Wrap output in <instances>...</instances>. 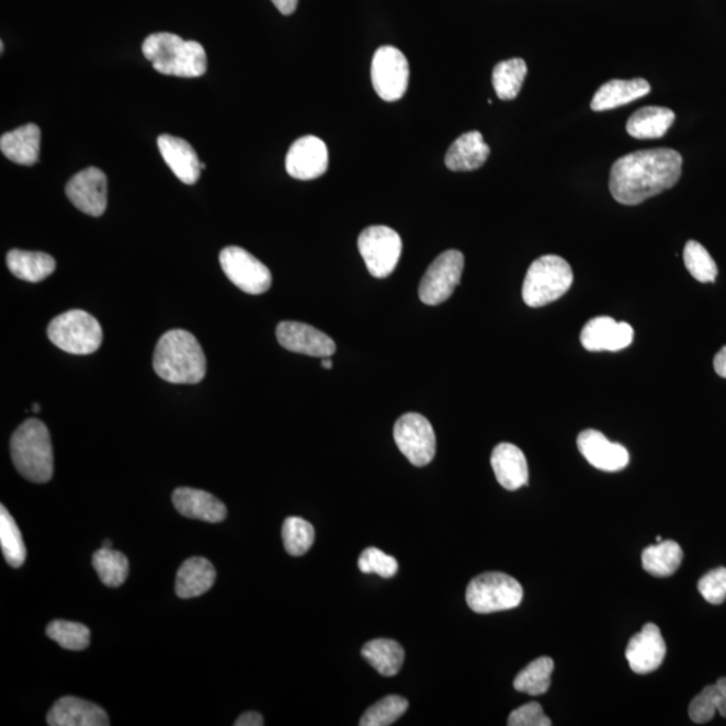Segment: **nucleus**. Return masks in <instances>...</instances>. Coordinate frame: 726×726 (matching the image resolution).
I'll return each mask as SVG.
<instances>
[{"label": "nucleus", "mask_w": 726, "mask_h": 726, "mask_svg": "<svg viewBox=\"0 0 726 726\" xmlns=\"http://www.w3.org/2000/svg\"><path fill=\"white\" fill-rule=\"evenodd\" d=\"M659 543H662V537H660V535H658V537H657V544H659Z\"/></svg>", "instance_id": "3c124183"}, {"label": "nucleus", "mask_w": 726, "mask_h": 726, "mask_svg": "<svg viewBox=\"0 0 726 726\" xmlns=\"http://www.w3.org/2000/svg\"><path fill=\"white\" fill-rule=\"evenodd\" d=\"M154 371L170 384H198L206 374V356L192 332L170 330L159 339Z\"/></svg>", "instance_id": "f03ea898"}, {"label": "nucleus", "mask_w": 726, "mask_h": 726, "mask_svg": "<svg viewBox=\"0 0 726 726\" xmlns=\"http://www.w3.org/2000/svg\"><path fill=\"white\" fill-rule=\"evenodd\" d=\"M714 371L719 377L726 378V347L714 356Z\"/></svg>", "instance_id": "a18cd8bd"}, {"label": "nucleus", "mask_w": 726, "mask_h": 726, "mask_svg": "<svg viewBox=\"0 0 726 726\" xmlns=\"http://www.w3.org/2000/svg\"><path fill=\"white\" fill-rule=\"evenodd\" d=\"M321 366H324L325 368H329V371H331L332 361L330 360V356H326V359H324V361H321Z\"/></svg>", "instance_id": "de8ad7c7"}, {"label": "nucleus", "mask_w": 726, "mask_h": 726, "mask_svg": "<svg viewBox=\"0 0 726 726\" xmlns=\"http://www.w3.org/2000/svg\"><path fill=\"white\" fill-rule=\"evenodd\" d=\"M719 692L717 684L706 687L689 706V716L695 724L712 722L718 711Z\"/></svg>", "instance_id": "ea45409f"}, {"label": "nucleus", "mask_w": 726, "mask_h": 726, "mask_svg": "<svg viewBox=\"0 0 726 726\" xmlns=\"http://www.w3.org/2000/svg\"><path fill=\"white\" fill-rule=\"evenodd\" d=\"M682 157L671 148L624 155L611 169L610 192L619 204L635 206L680 181Z\"/></svg>", "instance_id": "f257e3e1"}, {"label": "nucleus", "mask_w": 726, "mask_h": 726, "mask_svg": "<svg viewBox=\"0 0 726 726\" xmlns=\"http://www.w3.org/2000/svg\"><path fill=\"white\" fill-rule=\"evenodd\" d=\"M8 266L18 279L29 283L43 282L56 271V260L44 252H29L13 249L8 253Z\"/></svg>", "instance_id": "cd10ccee"}, {"label": "nucleus", "mask_w": 726, "mask_h": 726, "mask_svg": "<svg viewBox=\"0 0 726 726\" xmlns=\"http://www.w3.org/2000/svg\"><path fill=\"white\" fill-rule=\"evenodd\" d=\"M46 634L59 646L71 651L86 650L91 643V629L81 623L55 621L47 626Z\"/></svg>", "instance_id": "c9c22d12"}, {"label": "nucleus", "mask_w": 726, "mask_h": 726, "mask_svg": "<svg viewBox=\"0 0 726 726\" xmlns=\"http://www.w3.org/2000/svg\"><path fill=\"white\" fill-rule=\"evenodd\" d=\"M216 569L209 559L192 557L178 570L175 592L178 598L193 599L206 593L216 581Z\"/></svg>", "instance_id": "393cba45"}, {"label": "nucleus", "mask_w": 726, "mask_h": 726, "mask_svg": "<svg viewBox=\"0 0 726 726\" xmlns=\"http://www.w3.org/2000/svg\"><path fill=\"white\" fill-rule=\"evenodd\" d=\"M681 546L674 541L647 546L642 553V565L646 572L656 577L674 575L682 563Z\"/></svg>", "instance_id": "c756f323"}, {"label": "nucleus", "mask_w": 726, "mask_h": 726, "mask_svg": "<svg viewBox=\"0 0 726 726\" xmlns=\"http://www.w3.org/2000/svg\"><path fill=\"white\" fill-rule=\"evenodd\" d=\"M362 657L381 676L395 677L401 670L406 651L400 643L392 639H374L362 647Z\"/></svg>", "instance_id": "c85d7f7f"}, {"label": "nucleus", "mask_w": 726, "mask_h": 726, "mask_svg": "<svg viewBox=\"0 0 726 726\" xmlns=\"http://www.w3.org/2000/svg\"><path fill=\"white\" fill-rule=\"evenodd\" d=\"M528 75V65L521 58L502 61L492 70V86L497 97L503 101L514 100L521 92Z\"/></svg>", "instance_id": "7c9ffc66"}, {"label": "nucleus", "mask_w": 726, "mask_h": 726, "mask_svg": "<svg viewBox=\"0 0 726 726\" xmlns=\"http://www.w3.org/2000/svg\"><path fill=\"white\" fill-rule=\"evenodd\" d=\"M272 3L283 15H291L295 13L299 0H272Z\"/></svg>", "instance_id": "c03bdc74"}, {"label": "nucleus", "mask_w": 726, "mask_h": 726, "mask_svg": "<svg viewBox=\"0 0 726 726\" xmlns=\"http://www.w3.org/2000/svg\"><path fill=\"white\" fill-rule=\"evenodd\" d=\"M393 436L401 454L416 467H424L436 455V434L430 421L419 413L397 420Z\"/></svg>", "instance_id": "1a4fd4ad"}, {"label": "nucleus", "mask_w": 726, "mask_h": 726, "mask_svg": "<svg viewBox=\"0 0 726 726\" xmlns=\"http://www.w3.org/2000/svg\"><path fill=\"white\" fill-rule=\"evenodd\" d=\"M699 591L707 603L718 605L726 599V568H717L702 576Z\"/></svg>", "instance_id": "a19ab883"}, {"label": "nucleus", "mask_w": 726, "mask_h": 726, "mask_svg": "<svg viewBox=\"0 0 726 726\" xmlns=\"http://www.w3.org/2000/svg\"><path fill=\"white\" fill-rule=\"evenodd\" d=\"M509 726H551L552 722L549 717L545 716L543 706L538 702H531V704L523 705L518 707V710L511 712L509 719Z\"/></svg>", "instance_id": "79ce46f5"}, {"label": "nucleus", "mask_w": 726, "mask_h": 726, "mask_svg": "<svg viewBox=\"0 0 726 726\" xmlns=\"http://www.w3.org/2000/svg\"><path fill=\"white\" fill-rule=\"evenodd\" d=\"M0 545L3 556L10 567L21 568L26 561L27 551L23 537L14 518L11 517L5 506L0 508Z\"/></svg>", "instance_id": "72a5a7b5"}, {"label": "nucleus", "mask_w": 726, "mask_h": 726, "mask_svg": "<svg viewBox=\"0 0 726 726\" xmlns=\"http://www.w3.org/2000/svg\"><path fill=\"white\" fill-rule=\"evenodd\" d=\"M574 272L567 260L546 254L534 261L523 282L522 297L529 307L538 308L556 302L572 287Z\"/></svg>", "instance_id": "39448f33"}, {"label": "nucleus", "mask_w": 726, "mask_h": 726, "mask_svg": "<svg viewBox=\"0 0 726 726\" xmlns=\"http://www.w3.org/2000/svg\"><path fill=\"white\" fill-rule=\"evenodd\" d=\"M285 169L295 180L311 181L329 169V150L317 136L307 135L291 146L285 158Z\"/></svg>", "instance_id": "ddd939ff"}, {"label": "nucleus", "mask_w": 726, "mask_h": 726, "mask_svg": "<svg viewBox=\"0 0 726 726\" xmlns=\"http://www.w3.org/2000/svg\"><path fill=\"white\" fill-rule=\"evenodd\" d=\"M236 726H263L264 718L258 712H247L241 714L235 723Z\"/></svg>", "instance_id": "37998d69"}, {"label": "nucleus", "mask_w": 726, "mask_h": 726, "mask_svg": "<svg viewBox=\"0 0 726 726\" xmlns=\"http://www.w3.org/2000/svg\"><path fill=\"white\" fill-rule=\"evenodd\" d=\"M39 410H41L39 404H34V406H33V412H34V413H38Z\"/></svg>", "instance_id": "09e8293b"}, {"label": "nucleus", "mask_w": 726, "mask_h": 726, "mask_svg": "<svg viewBox=\"0 0 726 726\" xmlns=\"http://www.w3.org/2000/svg\"><path fill=\"white\" fill-rule=\"evenodd\" d=\"M178 513L190 520H200L211 523L223 522L228 515L225 504L211 492L181 487L172 494Z\"/></svg>", "instance_id": "aec40b11"}, {"label": "nucleus", "mask_w": 726, "mask_h": 726, "mask_svg": "<svg viewBox=\"0 0 726 726\" xmlns=\"http://www.w3.org/2000/svg\"><path fill=\"white\" fill-rule=\"evenodd\" d=\"M577 447L587 462L605 473H617L626 468L629 454L622 444L612 443L603 433L587 430L577 438Z\"/></svg>", "instance_id": "f3484780"}, {"label": "nucleus", "mask_w": 726, "mask_h": 726, "mask_svg": "<svg viewBox=\"0 0 726 726\" xmlns=\"http://www.w3.org/2000/svg\"><path fill=\"white\" fill-rule=\"evenodd\" d=\"M676 121V113L663 106H645L627 122V133L635 139H659Z\"/></svg>", "instance_id": "bb28decb"}, {"label": "nucleus", "mask_w": 726, "mask_h": 726, "mask_svg": "<svg viewBox=\"0 0 726 726\" xmlns=\"http://www.w3.org/2000/svg\"><path fill=\"white\" fill-rule=\"evenodd\" d=\"M523 599V588L513 577L487 572L475 577L467 587L466 600L476 614L517 609Z\"/></svg>", "instance_id": "0eeeda50"}, {"label": "nucleus", "mask_w": 726, "mask_h": 726, "mask_svg": "<svg viewBox=\"0 0 726 726\" xmlns=\"http://www.w3.org/2000/svg\"><path fill=\"white\" fill-rule=\"evenodd\" d=\"M158 147L178 180L186 184H194L200 180L201 162L190 143L165 134L159 136Z\"/></svg>", "instance_id": "412c9836"}, {"label": "nucleus", "mask_w": 726, "mask_h": 726, "mask_svg": "<svg viewBox=\"0 0 726 726\" xmlns=\"http://www.w3.org/2000/svg\"><path fill=\"white\" fill-rule=\"evenodd\" d=\"M315 531L311 523L300 517H288L283 523V543L291 556L300 557L311 549Z\"/></svg>", "instance_id": "f704fd0d"}, {"label": "nucleus", "mask_w": 726, "mask_h": 726, "mask_svg": "<svg viewBox=\"0 0 726 726\" xmlns=\"http://www.w3.org/2000/svg\"><path fill=\"white\" fill-rule=\"evenodd\" d=\"M143 55L162 75L195 79L204 76L207 69L204 46L171 33L148 35L143 43Z\"/></svg>", "instance_id": "7ed1b4c3"}, {"label": "nucleus", "mask_w": 726, "mask_h": 726, "mask_svg": "<svg viewBox=\"0 0 726 726\" xmlns=\"http://www.w3.org/2000/svg\"><path fill=\"white\" fill-rule=\"evenodd\" d=\"M201 169H202V170H205V169H206V165L201 162Z\"/></svg>", "instance_id": "864d4df0"}, {"label": "nucleus", "mask_w": 726, "mask_h": 726, "mask_svg": "<svg viewBox=\"0 0 726 726\" xmlns=\"http://www.w3.org/2000/svg\"><path fill=\"white\" fill-rule=\"evenodd\" d=\"M359 249L373 277L385 279L396 270L401 258L400 235L388 226H368L359 237Z\"/></svg>", "instance_id": "6e6552de"}, {"label": "nucleus", "mask_w": 726, "mask_h": 726, "mask_svg": "<svg viewBox=\"0 0 726 726\" xmlns=\"http://www.w3.org/2000/svg\"><path fill=\"white\" fill-rule=\"evenodd\" d=\"M359 567L362 574H376L384 579H392L398 570L397 559L386 555L378 547H367L362 552L359 559Z\"/></svg>", "instance_id": "58836bf2"}, {"label": "nucleus", "mask_w": 726, "mask_h": 726, "mask_svg": "<svg viewBox=\"0 0 726 726\" xmlns=\"http://www.w3.org/2000/svg\"><path fill=\"white\" fill-rule=\"evenodd\" d=\"M581 343L589 351H621L629 347L634 329L609 317L593 318L581 331Z\"/></svg>", "instance_id": "a211bd4d"}, {"label": "nucleus", "mask_w": 726, "mask_h": 726, "mask_svg": "<svg viewBox=\"0 0 726 726\" xmlns=\"http://www.w3.org/2000/svg\"><path fill=\"white\" fill-rule=\"evenodd\" d=\"M0 52H2V53L4 52V45H3V43L0 44Z\"/></svg>", "instance_id": "603ef678"}, {"label": "nucleus", "mask_w": 726, "mask_h": 726, "mask_svg": "<svg viewBox=\"0 0 726 726\" xmlns=\"http://www.w3.org/2000/svg\"><path fill=\"white\" fill-rule=\"evenodd\" d=\"M553 670H555V662L552 658L535 659L515 677L514 688L518 692L533 695V697L543 695L551 688Z\"/></svg>", "instance_id": "473e14b6"}, {"label": "nucleus", "mask_w": 726, "mask_h": 726, "mask_svg": "<svg viewBox=\"0 0 726 726\" xmlns=\"http://www.w3.org/2000/svg\"><path fill=\"white\" fill-rule=\"evenodd\" d=\"M11 457L23 478L33 484H46L55 472L50 433L43 421L29 419L11 438Z\"/></svg>", "instance_id": "20e7f679"}, {"label": "nucleus", "mask_w": 726, "mask_h": 726, "mask_svg": "<svg viewBox=\"0 0 726 726\" xmlns=\"http://www.w3.org/2000/svg\"><path fill=\"white\" fill-rule=\"evenodd\" d=\"M47 724L50 726H109L110 717L103 707L92 702L63 697L53 705L47 714Z\"/></svg>", "instance_id": "6ab92c4d"}, {"label": "nucleus", "mask_w": 726, "mask_h": 726, "mask_svg": "<svg viewBox=\"0 0 726 726\" xmlns=\"http://www.w3.org/2000/svg\"><path fill=\"white\" fill-rule=\"evenodd\" d=\"M41 129L30 123L0 138V150L5 158L21 166H33L39 160Z\"/></svg>", "instance_id": "a878e982"}, {"label": "nucleus", "mask_w": 726, "mask_h": 726, "mask_svg": "<svg viewBox=\"0 0 726 726\" xmlns=\"http://www.w3.org/2000/svg\"><path fill=\"white\" fill-rule=\"evenodd\" d=\"M219 264L231 283L249 295L266 293L272 285L271 271L246 249L228 247L219 253Z\"/></svg>", "instance_id": "9d476101"}, {"label": "nucleus", "mask_w": 726, "mask_h": 726, "mask_svg": "<svg viewBox=\"0 0 726 726\" xmlns=\"http://www.w3.org/2000/svg\"><path fill=\"white\" fill-rule=\"evenodd\" d=\"M464 256L460 251H447L434 259L422 277L419 296L428 306L442 305L461 284Z\"/></svg>", "instance_id": "9b49d317"}, {"label": "nucleus", "mask_w": 726, "mask_h": 726, "mask_svg": "<svg viewBox=\"0 0 726 726\" xmlns=\"http://www.w3.org/2000/svg\"><path fill=\"white\" fill-rule=\"evenodd\" d=\"M103 546L104 547H112L111 541L106 540Z\"/></svg>", "instance_id": "8fccbe9b"}, {"label": "nucleus", "mask_w": 726, "mask_h": 726, "mask_svg": "<svg viewBox=\"0 0 726 726\" xmlns=\"http://www.w3.org/2000/svg\"><path fill=\"white\" fill-rule=\"evenodd\" d=\"M491 466L498 484L515 491L528 485L529 467L525 454L514 444L501 443L492 451Z\"/></svg>", "instance_id": "4be33fe9"}, {"label": "nucleus", "mask_w": 726, "mask_h": 726, "mask_svg": "<svg viewBox=\"0 0 726 726\" xmlns=\"http://www.w3.org/2000/svg\"><path fill=\"white\" fill-rule=\"evenodd\" d=\"M372 81L378 97L397 101L406 94L409 82V64L395 46H381L372 61Z\"/></svg>", "instance_id": "f8f14e48"}, {"label": "nucleus", "mask_w": 726, "mask_h": 726, "mask_svg": "<svg viewBox=\"0 0 726 726\" xmlns=\"http://www.w3.org/2000/svg\"><path fill=\"white\" fill-rule=\"evenodd\" d=\"M276 337L279 343L293 353L320 359L336 354V343L329 336L302 321H282L277 326Z\"/></svg>", "instance_id": "2eb2a0df"}, {"label": "nucleus", "mask_w": 726, "mask_h": 726, "mask_svg": "<svg viewBox=\"0 0 726 726\" xmlns=\"http://www.w3.org/2000/svg\"><path fill=\"white\" fill-rule=\"evenodd\" d=\"M47 337L65 353L88 355L98 351L103 343V329L91 314L82 309H70L50 321Z\"/></svg>", "instance_id": "423d86ee"}, {"label": "nucleus", "mask_w": 726, "mask_h": 726, "mask_svg": "<svg viewBox=\"0 0 726 726\" xmlns=\"http://www.w3.org/2000/svg\"><path fill=\"white\" fill-rule=\"evenodd\" d=\"M719 692L718 713L726 718V677L716 682Z\"/></svg>", "instance_id": "49530a36"}, {"label": "nucleus", "mask_w": 726, "mask_h": 726, "mask_svg": "<svg viewBox=\"0 0 726 726\" xmlns=\"http://www.w3.org/2000/svg\"><path fill=\"white\" fill-rule=\"evenodd\" d=\"M650 91L651 87L645 79L611 80L594 93L591 109L594 112L616 110L647 97Z\"/></svg>", "instance_id": "b1692460"}, {"label": "nucleus", "mask_w": 726, "mask_h": 726, "mask_svg": "<svg viewBox=\"0 0 726 726\" xmlns=\"http://www.w3.org/2000/svg\"><path fill=\"white\" fill-rule=\"evenodd\" d=\"M666 653L668 648L660 629L656 624L647 623L640 633L629 639L626 658L631 670L643 676L658 670L663 663Z\"/></svg>", "instance_id": "dca6fc26"}, {"label": "nucleus", "mask_w": 726, "mask_h": 726, "mask_svg": "<svg viewBox=\"0 0 726 726\" xmlns=\"http://www.w3.org/2000/svg\"><path fill=\"white\" fill-rule=\"evenodd\" d=\"M684 265L690 275L700 283H714L717 277V265L712 256L697 241H689L683 249Z\"/></svg>", "instance_id": "4c0bfd02"}, {"label": "nucleus", "mask_w": 726, "mask_h": 726, "mask_svg": "<svg viewBox=\"0 0 726 726\" xmlns=\"http://www.w3.org/2000/svg\"><path fill=\"white\" fill-rule=\"evenodd\" d=\"M408 710V701L400 695H388L363 714L361 726H388L395 724Z\"/></svg>", "instance_id": "e433bc0d"}, {"label": "nucleus", "mask_w": 726, "mask_h": 726, "mask_svg": "<svg viewBox=\"0 0 726 726\" xmlns=\"http://www.w3.org/2000/svg\"><path fill=\"white\" fill-rule=\"evenodd\" d=\"M490 147L484 140V135L472 131L460 136L445 155V165L452 171H474L486 163Z\"/></svg>", "instance_id": "5701e85b"}, {"label": "nucleus", "mask_w": 726, "mask_h": 726, "mask_svg": "<svg viewBox=\"0 0 726 726\" xmlns=\"http://www.w3.org/2000/svg\"><path fill=\"white\" fill-rule=\"evenodd\" d=\"M92 564L105 586L117 588L126 582L129 564L128 558L112 547H101L92 557Z\"/></svg>", "instance_id": "2f4dec72"}, {"label": "nucleus", "mask_w": 726, "mask_h": 726, "mask_svg": "<svg viewBox=\"0 0 726 726\" xmlns=\"http://www.w3.org/2000/svg\"><path fill=\"white\" fill-rule=\"evenodd\" d=\"M109 182L103 171L88 168L76 174L67 184V195L71 204L88 216H103L106 209Z\"/></svg>", "instance_id": "4468645a"}]
</instances>
